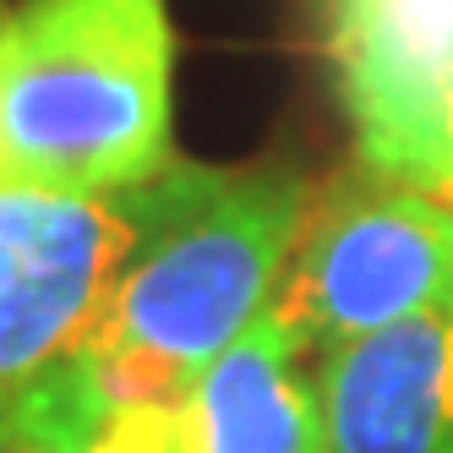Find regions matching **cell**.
<instances>
[{"mask_svg":"<svg viewBox=\"0 0 453 453\" xmlns=\"http://www.w3.org/2000/svg\"><path fill=\"white\" fill-rule=\"evenodd\" d=\"M165 0H27L0 22V186L120 197L170 158Z\"/></svg>","mask_w":453,"mask_h":453,"instance_id":"1","label":"cell"},{"mask_svg":"<svg viewBox=\"0 0 453 453\" xmlns=\"http://www.w3.org/2000/svg\"><path fill=\"white\" fill-rule=\"evenodd\" d=\"M311 191L296 175L170 165L148 180V224L88 355L197 377L263 322L296 257Z\"/></svg>","mask_w":453,"mask_h":453,"instance_id":"2","label":"cell"},{"mask_svg":"<svg viewBox=\"0 0 453 453\" xmlns=\"http://www.w3.org/2000/svg\"><path fill=\"white\" fill-rule=\"evenodd\" d=\"M437 306H453V203L361 165L306 213L268 317L296 355H334Z\"/></svg>","mask_w":453,"mask_h":453,"instance_id":"3","label":"cell"},{"mask_svg":"<svg viewBox=\"0 0 453 453\" xmlns=\"http://www.w3.org/2000/svg\"><path fill=\"white\" fill-rule=\"evenodd\" d=\"M142 224L148 186L120 197L0 186V415L88 355Z\"/></svg>","mask_w":453,"mask_h":453,"instance_id":"4","label":"cell"},{"mask_svg":"<svg viewBox=\"0 0 453 453\" xmlns=\"http://www.w3.org/2000/svg\"><path fill=\"white\" fill-rule=\"evenodd\" d=\"M322 17L361 165L420 191H442L453 0H322Z\"/></svg>","mask_w":453,"mask_h":453,"instance_id":"5","label":"cell"},{"mask_svg":"<svg viewBox=\"0 0 453 453\" xmlns=\"http://www.w3.org/2000/svg\"><path fill=\"white\" fill-rule=\"evenodd\" d=\"M317 410L328 453H453V306L339 344Z\"/></svg>","mask_w":453,"mask_h":453,"instance_id":"6","label":"cell"},{"mask_svg":"<svg viewBox=\"0 0 453 453\" xmlns=\"http://www.w3.org/2000/svg\"><path fill=\"white\" fill-rule=\"evenodd\" d=\"M296 344L273 317L191 377L175 453H328L317 388L296 372Z\"/></svg>","mask_w":453,"mask_h":453,"instance_id":"7","label":"cell"},{"mask_svg":"<svg viewBox=\"0 0 453 453\" xmlns=\"http://www.w3.org/2000/svg\"><path fill=\"white\" fill-rule=\"evenodd\" d=\"M0 453H77L34 404H17L0 415Z\"/></svg>","mask_w":453,"mask_h":453,"instance_id":"8","label":"cell"},{"mask_svg":"<svg viewBox=\"0 0 453 453\" xmlns=\"http://www.w3.org/2000/svg\"><path fill=\"white\" fill-rule=\"evenodd\" d=\"M442 191L437 197L442 203H453V72H448V88H442Z\"/></svg>","mask_w":453,"mask_h":453,"instance_id":"9","label":"cell"}]
</instances>
